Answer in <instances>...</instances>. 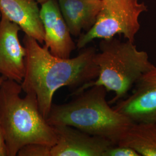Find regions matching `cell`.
<instances>
[{
	"mask_svg": "<svg viewBox=\"0 0 156 156\" xmlns=\"http://www.w3.org/2000/svg\"><path fill=\"white\" fill-rule=\"evenodd\" d=\"M23 42L26 49L25 73L20 84L24 92L35 95L39 111L46 119L56 91L68 87L73 92L98 76L94 47L84 48L73 58H64L53 55L46 46H41L27 35Z\"/></svg>",
	"mask_w": 156,
	"mask_h": 156,
	"instance_id": "cell-1",
	"label": "cell"
},
{
	"mask_svg": "<svg viewBox=\"0 0 156 156\" xmlns=\"http://www.w3.org/2000/svg\"><path fill=\"white\" fill-rule=\"evenodd\" d=\"M107 93L102 86H93L67 103L53 104L46 122L51 126H72L118 145L134 122L111 107Z\"/></svg>",
	"mask_w": 156,
	"mask_h": 156,
	"instance_id": "cell-2",
	"label": "cell"
},
{
	"mask_svg": "<svg viewBox=\"0 0 156 156\" xmlns=\"http://www.w3.org/2000/svg\"><path fill=\"white\" fill-rule=\"evenodd\" d=\"M21 84L5 79L0 87V127L7 156H16L24 145L39 144L53 146L57 142L52 126L39 111L37 98L31 93L21 97Z\"/></svg>",
	"mask_w": 156,
	"mask_h": 156,
	"instance_id": "cell-3",
	"label": "cell"
},
{
	"mask_svg": "<svg viewBox=\"0 0 156 156\" xmlns=\"http://www.w3.org/2000/svg\"><path fill=\"white\" fill-rule=\"evenodd\" d=\"M99 49L94 57L99 69L98 78L73 92L71 96L93 86H102L108 92L115 93L109 103L115 104L127 96L141 75L153 64L146 51L138 50L134 42L128 40L122 42L115 37L102 39Z\"/></svg>",
	"mask_w": 156,
	"mask_h": 156,
	"instance_id": "cell-4",
	"label": "cell"
},
{
	"mask_svg": "<svg viewBox=\"0 0 156 156\" xmlns=\"http://www.w3.org/2000/svg\"><path fill=\"white\" fill-rule=\"evenodd\" d=\"M102 7L93 27L86 33L81 34L76 48H84L95 39H108L117 34L131 42L140 30L139 17L147 11L144 3L138 0H101Z\"/></svg>",
	"mask_w": 156,
	"mask_h": 156,
	"instance_id": "cell-5",
	"label": "cell"
},
{
	"mask_svg": "<svg viewBox=\"0 0 156 156\" xmlns=\"http://www.w3.org/2000/svg\"><path fill=\"white\" fill-rule=\"evenodd\" d=\"M113 108L134 123L156 122V66L143 73L131 94L118 101Z\"/></svg>",
	"mask_w": 156,
	"mask_h": 156,
	"instance_id": "cell-6",
	"label": "cell"
},
{
	"mask_svg": "<svg viewBox=\"0 0 156 156\" xmlns=\"http://www.w3.org/2000/svg\"><path fill=\"white\" fill-rule=\"evenodd\" d=\"M57 136L51 156H105L113 145L104 138L67 125L52 126Z\"/></svg>",
	"mask_w": 156,
	"mask_h": 156,
	"instance_id": "cell-7",
	"label": "cell"
},
{
	"mask_svg": "<svg viewBox=\"0 0 156 156\" xmlns=\"http://www.w3.org/2000/svg\"><path fill=\"white\" fill-rule=\"evenodd\" d=\"M21 30L5 17L0 20V75L21 83L25 73L26 49L19 39Z\"/></svg>",
	"mask_w": 156,
	"mask_h": 156,
	"instance_id": "cell-8",
	"label": "cell"
},
{
	"mask_svg": "<svg viewBox=\"0 0 156 156\" xmlns=\"http://www.w3.org/2000/svg\"><path fill=\"white\" fill-rule=\"evenodd\" d=\"M40 15L45 32L44 43L53 55L70 58L76 46L60 11L57 0L41 4Z\"/></svg>",
	"mask_w": 156,
	"mask_h": 156,
	"instance_id": "cell-9",
	"label": "cell"
},
{
	"mask_svg": "<svg viewBox=\"0 0 156 156\" xmlns=\"http://www.w3.org/2000/svg\"><path fill=\"white\" fill-rule=\"evenodd\" d=\"M38 4L35 0H0V13L26 35L43 44L45 32Z\"/></svg>",
	"mask_w": 156,
	"mask_h": 156,
	"instance_id": "cell-10",
	"label": "cell"
},
{
	"mask_svg": "<svg viewBox=\"0 0 156 156\" xmlns=\"http://www.w3.org/2000/svg\"><path fill=\"white\" fill-rule=\"evenodd\" d=\"M71 35L80 36L94 24L102 7L101 0H57Z\"/></svg>",
	"mask_w": 156,
	"mask_h": 156,
	"instance_id": "cell-11",
	"label": "cell"
},
{
	"mask_svg": "<svg viewBox=\"0 0 156 156\" xmlns=\"http://www.w3.org/2000/svg\"><path fill=\"white\" fill-rule=\"evenodd\" d=\"M117 145L129 147L140 156H156V122L133 123Z\"/></svg>",
	"mask_w": 156,
	"mask_h": 156,
	"instance_id": "cell-12",
	"label": "cell"
},
{
	"mask_svg": "<svg viewBox=\"0 0 156 156\" xmlns=\"http://www.w3.org/2000/svg\"><path fill=\"white\" fill-rule=\"evenodd\" d=\"M51 147L39 144H30L23 146L18 151L17 156H51Z\"/></svg>",
	"mask_w": 156,
	"mask_h": 156,
	"instance_id": "cell-13",
	"label": "cell"
},
{
	"mask_svg": "<svg viewBox=\"0 0 156 156\" xmlns=\"http://www.w3.org/2000/svg\"><path fill=\"white\" fill-rule=\"evenodd\" d=\"M105 156H140L134 149L124 146L113 145L108 149Z\"/></svg>",
	"mask_w": 156,
	"mask_h": 156,
	"instance_id": "cell-14",
	"label": "cell"
},
{
	"mask_svg": "<svg viewBox=\"0 0 156 156\" xmlns=\"http://www.w3.org/2000/svg\"><path fill=\"white\" fill-rule=\"evenodd\" d=\"M0 156H7V151L6 147L5 141L0 127Z\"/></svg>",
	"mask_w": 156,
	"mask_h": 156,
	"instance_id": "cell-15",
	"label": "cell"
},
{
	"mask_svg": "<svg viewBox=\"0 0 156 156\" xmlns=\"http://www.w3.org/2000/svg\"><path fill=\"white\" fill-rule=\"evenodd\" d=\"M6 79L5 77H4L3 76H2V75H0V87H1V85H2V84L3 83V82Z\"/></svg>",
	"mask_w": 156,
	"mask_h": 156,
	"instance_id": "cell-16",
	"label": "cell"
},
{
	"mask_svg": "<svg viewBox=\"0 0 156 156\" xmlns=\"http://www.w3.org/2000/svg\"><path fill=\"white\" fill-rule=\"evenodd\" d=\"M35 1H36L38 4H40L41 5V4L45 3L46 2L48 1L49 0H35Z\"/></svg>",
	"mask_w": 156,
	"mask_h": 156,
	"instance_id": "cell-17",
	"label": "cell"
},
{
	"mask_svg": "<svg viewBox=\"0 0 156 156\" xmlns=\"http://www.w3.org/2000/svg\"><path fill=\"white\" fill-rule=\"evenodd\" d=\"M0 16H1V13H0Z\"/></svg>",
	"mask_w": 156,
	"mask_h": 156,
	"instance_id": "cell-18",
	"label": "cell"
}]
</instances>
